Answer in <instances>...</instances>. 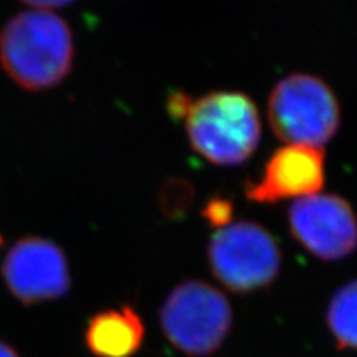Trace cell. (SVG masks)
<instances>
[{
    "mask_svg": "<svg viewBox=\"0 0 357 357\" xmlns=\"http://www.w3.org/2000/svg\"><path fill=\"white\" fill-rule=\"evenodd\" d=\"M207 256L213 275L238 294L268 286L282 266V252L274 237L255 222H237L215 232Z\"/></svg>",
    "mask_w": 357,
    "mask_h": 357,
    "instance_id": "obj_5",
    "label": "cell"
},
{
    "mask_svg": "<svg viewBox=\"0 0 357 357\" xmlns=\"http://www.w3.org/2000/svg\"><path fill=\"white\" fill-rule=\"evenodd\" d=\"M0 357H20V356L13 347H10V345L0 341Z\"/></svg>",
    "mask_w": 357,
    "mask_h": 357,
    "instance_id": "obj_14",
    "label": "cell"
},
{
    "mask_svg": "<svg viewBox=\"0 0 357 357\" xmlns=\"http://www.w3.org/2000/svg\"><path fill=\"white\" fill-rule=\"evenodd\" d=\"M143 341L144 325L130 305L97 312L85 329V344L96 357H132Z\"/></svg>",
    "mask_w": 357,
    "mask_h": 357,
    "instance_id": "obj_9",
    "label": "cell"
},
{
    "mask_svg": "<svg viewBox=\"0 0 357 357\" xmlns=\"http://www.w3.org/2000/svg\"><path fill=\"white\" fill-rule=\"evenodd\" d=\"M2 277L21 304L33 305L64 296L70 271L60 245L40 237L18 240L6 253Z\"/></svg>",
    "mask_w": 357,
    "mask_h": 357,
    "instance_id": "obj_7",
    "label": "cell"
},
{
    "mask_svg": "<svg viewBox=\"0 0 357 357\" xmlns=\"http://www.w3.org/2000/svg\"><path fill=\"white\" fill-rule=\"evenodd\" d=\"M326 321L338 349L357 350V278L335 292Z\"/></svg>",
    "mask_w": 357,
    "mask_h": 357,
    "instance_id": "obj_10",
    "label": "cell"
},
{
    "mask_svg": "<svg viewBox=\"0 0 357 357\" xmlns=\"http://www.w3.org/2000/svg\"><path fill=\"white\" fill-rule=\"evenodd\" d=\"M325 185V152L307 144H286L268 158L258 182L244 188L255 203H277L286 198L317 194Z\"/></svg>",
    "mask_w": 357,
    "mask_h": 357,
    "instance_id": "obj_8",
    "label": "cell"
},
{
    "mask_svg": "<svg viewBox=\"0 0 357 357\" xmlns=\"http://www.w3.org/2000/svg\"><path fill=\"white\" fill-rule=\"evenodd\" d=\"M185 128L192 149L216 165L244 162L261 140L258 109L237 91L210 93L192 102Z\"/></svg>",
    "mask_w": 357,
    "mask_h": 357,
    "instance_id": "obj_2",
    "label": "cell"
},
{
    "mask_svg": "<svg viewBox=\"0 0 357 357\" xmlns=\"http://www.w3.org/2000/svg\"><path fill=\"white\" fill-rule=\"evenodd\" d=\"M2 243H3V238H2V234H0V248H2Z\"/></svg>",
    "mask_w": 357,
    "mask_h": 357,
    "instance_id": "obj_15",
    "label": "cell"
},
{
    "mask_svg": "<svg viewBox=\"0 0 357 357\" xmlns=\"http://www.w3.org/2000/svg\"><path fill=\"white\" fill-rule=\"evenodd\" d=\"M268 119L280 140L321 148L340 127V105L320 77L292 73L273 88L268 98Z\"/></svg>",
    "mask_w": 357,
    "mask_h": 357,
    "instance_id": "obj_4",
    "label": "cell"
},
{
    "mask_svg": "<svg viewBox=\"0 0 357 357\" xmlns=\"http://www.w3.org/2000/svg\"><path fill=\"white\" fill-rule=\"evenodd\" d=\"M73 60L72 30L57 14L22 10L0 30V64L27 91H45L61 84Z\"/></svg>",
    "mask_w": 357,
    "mask_h": 357,
    "instance_id": "obj_1",
    "label": "cell"
},
{
    "mask_svg": "<svg viewBox=\"0 0 357 357\" xmlns=\"http://www.w3.org/2000/svg\"><path fill=\"white\" fill-rule=\"evenodd\" d=\"M191 105H192L191 97H189L186 93L176 91L169 97V102H167V110H169L172 118L185 119Z\"/></svg>",
    "mask_w": 357,
    "mask_h": 357,
    "instance_id": "obj_13",
    "label": "cell"
},
{
    "mask_svg": "<svg viewBox=\"0 0 357 357\" xmlns=\"http://www.w3.org/2000/svg\"><path fill=\"white\" fill-rule=\"evenodd\" d=\"M287 220L295 240L323 261H338L357 245V220L347 199L314 194L295 199Z\"/></svg>",
    "mask_w": 357,
    "mask_h": 357,
    "instance_id": "obj_6",
    "label": "cell"
},
{
    "mask_svg": "<svg viewBox=\"0 0 357 357\" xmlns=\"http://www.w3.org/2000/svg\"><path fill=\"white\" fill-rule=\"evenodd\" d=\"M232 213H234L232 203L229 199L222 198V197L210 198L206 203L203 211H201V215H203V218L210 223L211 227H216L220 229L229 225Z\"/></svg>",
    "mask_w": 357,
    "mask_h": 357,
    "instance_id": "obj_12",
    "label": "cell"
},
{
    "mask_svg": "<svg viewBox=\"0 0 357 357\" xmlns=\"http://www.w3.org/2000/svg\"><path fill=\"white\" fill-rule=\"evenodd\" d=\"M161 326L188 357L213 354L232 328V308L219 289L201 280L177 284L160 310Z\"/></svg>",
    "mask_w": 357,
    "mask_h": 357,
    "instance_id": "obj_3",
    "label": "cell"
},
{
    "mask_svg": "<svg viewBox=\"0 0 357 357\" xmlns=\"http://www.w3.org/2000/svg\"><path fill=\"white\" fill-rule=\"evenodd\" d=\"M192 186L185 181L167 182L161 189L160 203L165 216H177L183 213L192 201Z\"/></svg>",
    "mask_w": 357,
    "mask_h": 357,
    "instance_id": "obj_11",
    "label": "cell"
}]
</instances>
